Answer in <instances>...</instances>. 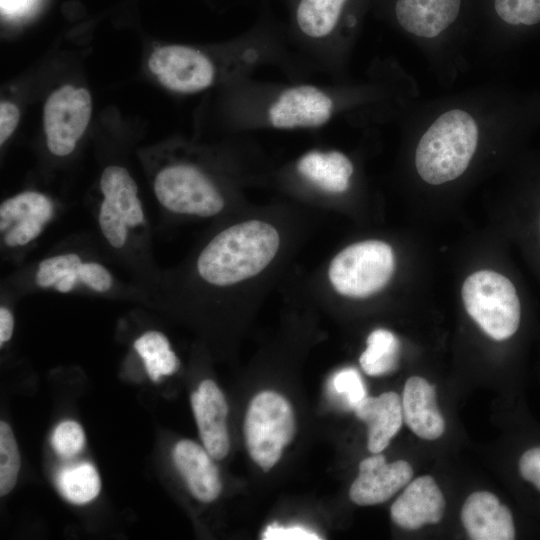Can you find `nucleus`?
I'll return each mask as SVG.
<instances>
[{
  "instance_id": "obj_8",
  "label": "nucleus",
  "mask_w": 540,
  "mask_h": 540,
  "mask_svg": "<svg viewBox=\"0 0 540 540\" xmlns=\"http://www.w3.org/2000/svg\"><path fill=\"white\" fill-rule=\"evenodd\" d=\"M100 190L103 194L98 212L100 231L112 247L122 248L129 230L143 226L146 221L137 184L126 168L110 165L101 174Z\"/></svg>"
},
{
  "instance_id": "obj_11",
  "label": "nucleus",
  "mask_w": 540,
  "mask_h": 540,
  "mask_svg": "<svg viewBox=\"0 0 540 540\" xmlns=\"http://www.w3.org/2000/svg\"><path fill=\"white\" fill-rule=\"evenodd\" d=\"M413 476L411 465L404 460L387 463L377 453L359 463V473L349 490L350 499L360 506L376 505L387 501Z\"/></svg>"
},
{
  "instance_id": "obj_25",
  "label": "nucleus",
  "mask_w": 540,
  "mask_h": 540,
  "mask_svg": "<svg viewBox=\"0 0 540 540\" xmlns=\"http://www.w3.org/2000/svg\"><path fill=\"white\" fill-rule=\"evenodd\" d=\"M328 391L343 407L353 410L366 397L363 380L354 368L336 372L328 383Z\"/></svg>"
},
{
  "instance_id": "obj_27",
  "label": "nucleus",
  "mask_w": 540,
  "mask_h": 540,
  "mask_svg": "<svg viewBox=\"0 0 540 540\" xmlns=\"http://www.w3.org/2000/svg\"><path fill=\"white\" fill-rule=\"evenodd\" d=\"M51 444L55 452L63 458L76 456L85 445V434L79 423L65 420L53 431Z\"/></svg>"
},
{
  "instance_id": "obj_3",
  "label": "nucleus",
  "mask_w": 540,
  "mask_h": 540,
  "mask_svg": "<svg viewBox=\"0 0 540 540\" xmlns=\"http://www.w3.org/2000/svg\"><path fill=\"white\" fill-rule=\"evenodd\" d=\"M280 237L270 223L249 220L215 235L197 259L199 276L208 284L228 286L262 272L274 259Z\"/></svg>"
},
{
  "instance_id": "obj_28",
  "label": "nucleus",
  "mask_w": 540,
  "mask_h": 540,
  "mask_svg": "<svg viewBox=\"0 0 540 540\" xmlns=\"http://www.w3.org/2000/svg\"><path fill=\"white\" fill-rule=\"evenodd\" d=\"M81 283L89 289L104 293L111 289L113 277L110 271L97 262H83Z\"/></svg>"
},
{
  "instance_id": "obj_31",
  "label": "nucleus",
  "mask_w": 540,
  "mask_h": 540,
  "mask_svg": "<svg viewBox=\"0 0 540 540\" xmlns=\"http://www.w3.org/2000/svg\"><path fill=\"white\" fill-rule=\"evenodd\" d=\"M20 111L16 104L2 101L0 104V144L3 145L16 129Z\"/></svg>"
},
{
  "instance_id": "obj_26",
  "label": "nucleus",
  "mask_w": 540,
  "mask_h": 540,
  "mask_svg": "<svg viewBox=\"0 0 540 540\" xmlns=\"http://www.w3.org/2000/svg\"><path fill=\"white\" fill-rule=\"evenodd\" d=\"M498 18L510 26H533L540 23V0H494Z\"/></svg>"
},
{
  "instance_id": "obj_5",
  "label": "nucleus",
  "mask_w": 540,
  "mask_h": 540,
  "mask_svg": "<svg viewBox=\"0 0 540 540\" xmlns=\"http://www.w3.org/2000/svg\"><path fill=\"white\" fill-rule=\"evenodd\" d=\"M395 268L392 247L380 240H365L340 251L328 269L329 281L341 295L366 298L382 290Z\"/></svg>"
},
{
  "instance_id": "obj_33",
  "label": "nucleus",
  "mask_w": 540,
  "mask_h": 540,
  "mask_svg": "<svg viewBox=\"0 0 540 540\" xmlns=\"http://www.w3.org/2000/svg\"><path fill=\"white\" fill-rule=\"evenodd\" d=\"M2 1V6H6V7H16L18 5V3L21 1V0H1Z\"/></svg>"
},
{
  "instance_id": "obj_19",
  "label": "nucleus",
  "mask_w": 540,
  "mask_h": 540,
  "mask_svg": "<svg viewBox=\"0 0 540 540\" xmlns=\"http://www.w3.org/2000/svg\"><path fill=\"white\" fill-rule=\"evenodd\" d=\"M356 416L368 426V450L383 451L403 423L402 401L393 391L377 397H365L354 409Z\"/></svg>"
},
{
  "instance_id": "obj_17",
  "label": "nucleus",
  "mask_w": 540,
  "mask_h": 540,
  "mask_svg": "<svg viewBox=\"0 0 540 540\" xmlns=\"http://www.w3.org/2000/svg\"><path fill=\"white\" fill-rule=\"evenodd\" d=\"M172 457L192 495L201 502H212L222 490L219 471L208 451L192 440L176 443Z\"/></svg>"
},
{
  "instance_id": "obj_24",
  "label": "nucleus",
  "mask_w": 540,
  "mask_h": 540,
  "mask_svg": "<svg viewBox=\"0 0 540 540\" xmlns=\"http://www.w3.org/2000/svg\"><path fill=\"white\" fill-rule=\"evenodd\" d=\"M14 433L5 421L0 422V495L10 493L16 485L21 466Z\"/></svg>"
},
{
  "instance_id": "obj_20",
  "label": "nucleus",
  "mask_w": 540,
  "mask_h": 540,
  "mask_svg": "<svg viewBox=\"0 0 540 540\" xmlns=\"http://www.w3.org/2000/svg\"><path fill=\"white\" fill-rule=\"evenodd\" d=\"M133 347L141 357L148 377L154 382L174 374L179 369L178 357L167 337L159 331L143 333L134 341Z\"/></svg>"
},
{
  "instance_id": "obj_6",
  "label": "nucleus",
  "mask_w": 540,
  "mask_h": 540,
  "mask_svg": "<svg viewBox=\"0 0 540 540\" xmlns=\"http://www.w3.org/2000/svg\"><path fill=\"white\" fill-rule=\"evenodd\" d=\"M295 433L289 402L273 391H262L250 402L244 421V436L252 460L264 471L280 459Z\"/></svg>"
},
{
  "instance_id": "obj_1",
  "label": "nucleus",
  "mask_w": 540,
  "mask_h": 540,
  "mask_svg": "<svg viewBox=\"0 0 540 540\" xmlns=\"http://www.w3.org/2000/svg\"><path fill=\"white\" fill-rule=\"evenodd\" d=\"M407 84L389 61L374 63L358 82H273L251 76L225 86V117L228 126L244 132L319 129L338 120L368 124L401 110Z\"/></svg>"
},
{
  "instance_id": "obj_13",
  "label": "nucleus",
  "mask_w": 540,
  "mask_h": 540,
  "mask_svg": "<svg viewBox=\"0 0 540 540\" xmlns=\"http://www.w3.org/2000/svg\"><path fill=\"white\" fill-rule=\"evenodd\" d=\"M462 0H396L394 15L407 34L431 45L457 20Z\"/></svg>"
},
{
  "instance_id": "obj_22",
  "label": "nucleus",
  "mask_w": 540,
  "mask_h": 540,
  "mask_svg": "<svg viewBox=\"0 0 540 540\" xmlns=\"http://www.w3.org/2000/svg\"><path fill=\"white\" fill-rule=\"evenodd\" d=\"M83 261L76 253H65L42 260L35 274V282L41 288H54L60 293L71 292L81 283Z\"/></svg>"
},
{
  "instance_id": "obj_18",
  "label": "nucleus",
  "mask_w": 540,
  "mask_h": 540,
  "mask_svg": "<svg viewBox=\"0 0 540 540\" xmlns=\"http://www.w3.org/2000/svg\"><path fill=\"white\" fill-rule=\"evenodd\" d=\"M401 401L403 420L418 437L435 440L444 433L445 421L437 407L435 387L426 379L410 377Z\"/></svg>"
},
{
  "instance_id": "obj_2",
  "label": "nucleus",
  "mask_w": 540,
  "mask_h": 540,
  "mask_svg": "<svg viewBox=\"0 0 540 540\" xmlns=\"http://www.w3.org/2000/svg\"><path fill=\"white\" fill-rule=\"evenodd\" d=\"M414 154L417 174L439 186L461 177L470 166L482 137L496 124V101L460 98L428 113Z\"/></svg>"
},
{
  "instance_id": "obj_14",
  "label": "nucleus",
  "mask_w": 540,
  "mask_h": 540,
  "mask_svg": "<svg viewBox=\"0 0 540 540\" xmlns=\"http://www.w3.org/2000/svg\"><path fill=\"white\" fill-rule=\"evenodd\" d=\"M191 405L204 448L214 460H222L230 447L224 394L214 381L207 379L192 393Z\"/></svg>"
},
{
  "instance_id": "obj_16",
  "label": "nucleus",
  "mask_w": 540,
  "mask_h": 540,
  "mask_svg": "<svg viewBox=\"0 0 540 540\" xmlns=\"http://www.w3.org/2000/svg\"><path fill=\"white\" fill-rule=\"evenodd\" d=\"M461 520L472 540H513L515 528L507 506L488 491H477L465 500Z\"/></svg>"
},
{
  "instance_id": "obj_32",
  "label": "nucleus",
  "mask_w": 540,
  "mask_h": 540,
  "mask_svg": "<svg viewBox=\"0 0 540 540\" xmlns=\"http://www.w3.org/2000/svg\"><path fill=\"white\" fill-rule=\"evenodd\" d=\"M14 318L10 309L6 306L0 308V345L8 342L13 334Z\"/></svg>"
},
{
  "instance_id": "obj_9",
  "label": "nucleus",
  "mask_w": 540,
  "mask_h": 540,
  "mask_svg": "<svg viewBox=\"0 0 540 540\" xmlns=\"http://www.w3.org/2000/svg\"><path fill=\"white\" fill-rule=\"evenodd\" d=\"M92 112L87 89L63 85L47 98L43 110V128L49 151L56 156L71 154L84 134Z\"/></svg>"
},
{
  "instance_id": "obj_21",
  "label": "nucleus",
  "mask_w": 540,
  "mask_h": 540,
  "mask_svg": "<svg viewBox=\"0 0 540 540\" xmlns=\"http://www.w3.org/2000/svg\"><path fill=\"white\" fill-rule=\"evenodd\" d=\"M55 482L60 494L77 505L91 502L101 490L98 471L88 462L63 467L57 473Z\"/></svg>"
},
{
  "instance_id": "obj_12",
  "label": "nucleus",
  "mask_w": 540,
  "mask_h": 540,
  "mask_svg": "<svg viewBox=\"0 0 540 540\" xmlns=\"http://www.w3.org/2000/svg\"><path fill=\"white\" fill-rule=\"evenodd\" d=\"M292 172L318 192L342 195L352 187L355 165L341 150L311 149L297 158Z\"/></svg>"
},
{
  "instance_id": "obj_7",
  "label": "nucleus",
  "mask_w": 540,
  "mask_h": 540,
  "mask_svg": "<svg viewBox=\"0 0 540 540\" xmlns=\"http://www.w3.org/2000/svg\"><path fill=\"white\" fill-rule=\"evenodd\" d=\"M153 190L158 202L177 214L211 217L225 206L217 183L193 163L179 162L161 169L155 177Z\"/></svg>"
},
{
  "instance_id": "obj_4",
  "label": "nucleus",
  "mask_w": 540,
  "mask_h": 540,
  "mask_svg": "<svg viewBox=\"0 0 540 540\" xmlns=\"http://www.w3.org/2000/svg\"><path fill=\"white\" fill-rule=\"evenodd\" d=\"M462 299L467 313L492 339L506 340L517 331L520 301L507 277L490 270L477 271L463 283Z\"/></svg>"
},
{
  "instance_id": "obj_29",
  "label": "nucleus",
  "mask_w": 540,
  "mask_h": 540,
  "mask_svg": "<svg viewBox=\"0 0 540 540\" xmlns=\"http://www.w3.org/2000/svg\"><path fill=\"white\" fill-rule=\"evenodd\" d=\"M263 540H316L319 535L302 526L283 527L273 523L266 527L261 535Z\"/></svg>"
},
{
  "instance_id": "obj_30",
  "label": "nucleus",
  "mask_w": 540,
  "mask_h": 540,
  "mask_svg": "<svg viewBox=\"0 0 540 540\" xmlns=\"http://www.w3.org/2000/svg\"><path fill=\"white\" fill-rule=\"evenodd\" d=\"M521 476L540 491V447L524 452L519 461Z\"/></svg>"
},
{
  "instance_id": "obj_15",
  "label": "nucleus",
  "mask_w": 540,
  "mask_h": 540,
  "mask_svg": "<svg viewBox=\"0 0 540 540\" xmlns=\"http://www.w3.org/2000/svg\"><path fill=\"white\" fill-rule=\"evenodd\" d=\"M445 499L433 477L424 475L409 482L390 508L395 524L407 530L440 522Z\"/></svg>"
},
{
  "instance_id": "obj_10",
  "label": "nucleus",
  "mask_w": 540,
  "mask_h": 540,
  "mask_svg": "<svg viewBox=\"0 0 540 540\" xmlns=\"http://www.w3.org/2000/svg\"><path fill=\"white\" fill-rule=\"evenodd\" d=\"M51 199L38 191H25L0 205V232L7 247L25 246L34 241L51 221Z\"/></svg>"
},
{
  "instance_id": "obj_23",
  "label": "nucleus",
  "mask_w": 540,
  "mask_h": 540,
  "mask_svg": "<svg viewBox=\"0 0 540 540\" xmlns=\"http://www.w3.org/2000/svg\"><path fill=\"white\" fill-rule=\"evenodd\" d=\"M399 341L389 330L376 329L367 338V347L359 358L364 372L381 376L392 372L398 364Z\"/></svg>"
}]
</instances>
